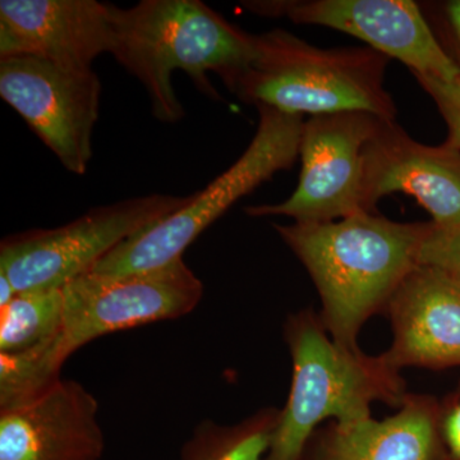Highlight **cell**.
<instances>
[{
  "label": "cell",
  "instance_id": "obj_1",
  "mask_svg": "<svg viewBox=\"0 0 460 460\" xmlns=\"http://www.w3.org/2000/svg\"><path fill=\"white\" fill-rule=\"evenodd\" d=\"M429 223H398L361 213L330 223L274 224L304 263L321 299L320 319L332 341L359 349L362 326L386 313L398 288L420 265Z\"/></svg>",
  "mask_w": 460,
  "mask_h": 460
},
{
  "label": "cell",
  "instance_id": "obj_2",
  "mask_svg": "<svg viewBox=\"0 0 460 460\" xmlns=\"http://www.w3.org/2000/svg\"><path fill=\"white\" fill-rule=\"evenodd\" d=\"M115 60L146 90L154 117H184L172 77L183 71L211 99L219 93L208 72L232 86L256 53V35L228 22L199 0H142L131 8L111 4Z\"/></svg>",
  "mask_w": 460,
  "mask_h": 460
},
{
  "label": "cell",
  "instance_id": "obj_3",
  "mask_svg": "<svg viewBox=\"0 0 460 460\" xmlns=\"http://www.w3.org/2000/svg\"><path fill=\"white\" fill-rule=\"evenodd\" d=\"M63 292L65 314L51 341L29 352L0 354V407L54 385L66 359L95 339L192 313L204 286L181 259L138 274L87 272L63 287Z\"/></svg>",
  "mask_w": 460,
  "mask_h": 460
},
{
  "label": "cell",
  "instance_id": "obj_4",
  "mask_svg": "<svg viewBox=\"0 0 460 460\" xmlns=\"http://www.w3.org/2000/svg\"><path fill=\"white\" fill-rule=\"evenodd\" d=\"M284 338L293 372L286 407L263 460H302L321 422H353L371 417L372 402L401 407L408 395L401 370L381 356H368L332 341L320 314H290Z\"/></svg>",
  "mask_w": 460,
  "mask_h": 460
},
{
  "label": "cell",
  "instance_id": "obj_5",
  "mask_svg": "<svg viewBox=\"0 0 460 460\" xmlns=\"http://www.w3.org/2000/svg\"><path fill=\"white\" fill-rule=\"evenodd\" d=\"M390 58L365 48L314 47L286 30L256 35V53L229 87L242 102L289 114L367 111L396 120L385 89Z\"/></svg>",
  "mask_w": 460,
  "mask_h": 460
},
{
  "label": "cell",
  "instance_id": "obj_6",
  "mask_svg": "<svg viewBox=\"0 0 460 460\" xmlns=\"http://www.w3.org/2000/svg\"><path fill=\"white\" fill-rule=\"evenodd\" d=\"M259 127L237 162L189 204L142 230L100 260L93 270L102 275H128L159 270L177 260L208 226L278 172L295 165L299 155L304 115L259 105Z\"/></svg>",
  "mask_w": 460,
  "mask_h": 460
},
{
  "label": "cell",
  "instance_id": "obj_7",
  "mask_svg": "<svg viewBox=\"0 0 460 460\" xmlns=\"http://www.w3.org/2000/svg\"><path fill=\"white\" fill-rule=\"evenodd\" d=\"M190 199L154 193L100 206L59 228L9 235L0 244V272L7 275L17 293L60 289Z\"/></svg>",
  "mask_w": 460,
  "mask_h": 460
},
{
  "label": "cell",
  "instance_id": "obj_8",
  "mask_svg": "<svg viewBox=\"0 0 460 460\" xmlns=\"http://www.w3.org/2000/svg\"><path fill=\"white\" fill-rule=\"evenodd\" d=\"M384 118L367 111L313 115L305 120L298 186L281 204L246 208L251 217L280 215L295 223H330L366 213L365 148Z\"/></svg>",
  "mask_w": 460,
  "mask_h": 460
},
{
  "label": "cell",
  "instance_id": "obj_9",
  "mask_svg": "<svg viewBox=\"0 0 460 460\" xmlns=\"http://www.w3.org/2000/svg\"><path fill=\"white\" fill-rule=\"evenodd\" d=\"M100 93L93 68H66L32 57L0 59V96L75 174L89 169Z\"/></svg>",
  "mask_w": 460,
  "mask_h": 460
},
{
  "label": "cell",
  "instance_id": "obj_10",
  "mask_svg": "<svg viewBox=\"0 0 460 460\" xmlns=\"http://www.w3.org/2000/svg\"><path fill=\"white\" fill-rule=\"evenodd\" d=\"M242 5L259 16L349 33L390 59L401 60L413 75L443 81L460 75L459 63L411 0H251Z\"/></svg>",
  "mask_w": 460,
  "mask_h": 460
},
{
  "label": "cell",
  "instance_id": "obj_11",
  "mask_svg": "<svg viewBox=\"0 0 460 460\" xmlns=\"http://www.w3.org/2000/svg\"><path fill=\"white\" fill-rule=\"evenodd\" d=\"M394 192L413 196L438 228L460 226V150L420 144L396 120H383L365 148L366 213Z\"/></svg>",
  "mask_w": 460,
  "mask_h": 460
},
{
  "label": "cell",
  "instance_id": "obj_12",
  "mask_svg": "<svg viewBox=\"0 0 460 460\" xmlns=\"http://www.w3.org/2000/svg\"><path fill=\"white\" fill-rule=\"evenodd\" d=\"M99 402L75 380L0 408V460H100Z\"/></svg>",
  "mask_w": 460,
  "mask_h": 460
},
{
  "label": "cell",
  "instance_id": "obj_13",
  "mask_svg": "<svg viewBox=\"0 0 460 460\" xmlns=\"http://www.w3.org/2000/svg\"><path fill=\"white\" fill-rule=\"evenodd\" d=\"M114 45L111 4L96 0H2L0 59L32 57L91 69Z\"/></svg>",
  "mask_w": 460,
  "mask_h": 460
},
{
  "label": "cell",
  "instance_id": "obj_14",
  "mask_svg": "<svg viewBox=\"0 0 460 460\" xmlns=\"http://www.w3.org/2000/svg\"><path fill=\"white\" fill-rule=\"evenodd\" d=\"M393 343L381 354L393 367L460 366V280L420 263L405 278L386 310Z\"/></svg>",
  "mask_w": 460,
  "mask_h": 460
},
{
  "label": "cell",
  "instance_id": "obj_15",
  "mask_svg": "<svg viewBox=\"0 0 460 460\" xmlns=\"http://www.w3.org/2000/svg\"><path fill=\"white\" fill-rule=\"evenodd\" d=\"M436 416L434 399L408 394L389 419L320 426L302 460H441Z\"/></svg>",
  "mask_w": 460,
  "mask_h": 460
},
{
  "label": "cell",
  "instance_id": "obj_16",
  "mask_svg": "<svg viewBox=\"0 0 460 460\" xmlns=\"http://www.w3.org/2000/svg\"><path fill=\"white\" fill-rule=\"evenodd\" d=\"M279 417V408L265 407L234 425L206 420L181 447V460H263Z\"/></svg>",
  "mask_w": 460,
  "mask_h": 460
},
{
  "label": "cell",
  "instance_id": "obj_17",
  "mask_svg": "<svg viewBox=\"0 0 460 460\" xmlns=\"http://www.w3.org/2000/svg\"><path fill=\"white\" fill-rule=\"evenodd\" d=\"M63 314V288L17 293L0 308V354L29 352L48 343L59 330Z\"/></svg>",
  "mask_w": 460,
  "mask_h": 460
},
{
  "label": "cell",
  "instance_id": "obj_18",
  "mask_svg": "<svg viewBox=\"0 0 460 460\" xmlns=\"http://www.w3.org/2000/svg\"><path fill=\"white\" fill-rule=\"evenodd\" d=\"M420 263L436 266L460 280V226L456 228H432L423 241Z\"/></svg>",
  "mask_w": 460,
  "mask_h": 460
},
{
  "label": "cell",
  "instance_id": "obj_19",
  "mask_svg": "<svg viewBox=\"0 0 460 460\" xmlns=\"http://www.w3.org/2000/svg\"><path fill=\"white\" fill-rule=\"evenodd\" d=\"M423 90L431 96L447 122L449 136L445 144L460 150V75L453 81L414 75Z\"/></svg>",
  "mask_w": 460,
  "mask_h": 460
},
{
  "label": "cell",
  "instance_id": "obj_20",
  "mask_svg": "<svg viewBox=\"0 0 460 460\" xmlns=\"http://www.w3.org/2000/svg\"><path fill=\"white\" fill-rule=\"evenodd\" d=\"M436 425L441 460H460V392L438 404Z\"/></svg>",
  "mask_w": 460,
  "mask_h": 460
},
{
  "label": "cell",
  "instance_id": "obj_21",
  "mask_svg": "<svg viewBox=\"0 0 460 460\" xmlns=\"http://www.w3.org/2000/svg\"><path fill=\"white\" fill-rule=\"evenodd\" d=\"M16 296L17 292L12 281L9 280L7 275L0 272V308L5 307V305L11 304Z\"/></svg>",
  "mask_w": 460,
  "mask_h": 460
},
{
  "label": "cell",
  "instance_id": "obj_22",
  "mask_svg": "<svg viewBox=\"0 0 460 460\" xmlns=\"http://www.w3.org/2000/svg\"><path fill=\"white\" fill-rule=\"evenodd\" d=\"M447 16L456 40L460 45V0L450 2L447 4Z\"/></svg>",
  "mask_w": 460,
  "mask_h": 460
}]
</instances>
